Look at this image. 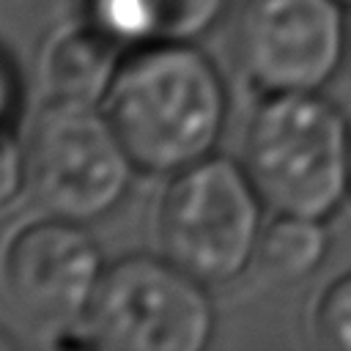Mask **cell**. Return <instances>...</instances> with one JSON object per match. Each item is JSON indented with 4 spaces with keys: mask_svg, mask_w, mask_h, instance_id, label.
<instances>
[{
    "mask_svg": "<svg viewBox=\"0 0 351 351\" xmlns=\"http://www.w3.org/2000/svg\"><path fill=\"white\" fill-rule=\"evenodd\" d=\"M107 115L140 170L176 176L217 151L228 88L195 41H159L121 66Z\"/></svg>",
    "mask_w": 351,
    "mask_h": 351,
    "instance_id": "cell-1",
    "label": "cell"
},
{
    "mask_svg": "<svg viewBox=\"0 0 351 351\" xmlns=\"http://www.w3.org/2000/svg\"><path fill=\"white\" fill-rule=\"evenodd\" d=\"M244 167L271 214L329 222L351 197V123L321 90L269 93L247 123Z\"/></svg>",
    "mask_w": 351,
    "mask_h": 351,
    "instance_id": "cell-2",
    "label": "cell"
},
{
    "mask_svg": "<svg viewBox=\"0 0 351 351\" xmlns=\"http://www.w3.org/2000/svg\"><path fill=\"white\" fill-rule=\"evenodd\" d=\"M134 167L115 123L96 104L55 96L25 143V189L49 217L80 225L118 208Z\"/></svg>",
    "mask_w": 351,
    "mask_h": 351,
    "instance_id": "cell-3",
    "label": "cell"
},
{
    "mask_svg": "<svg viewBox=\"0 0 351 351\" xmlns=\"http://www.w3.org/2000/svg\"><path fill=\"white\" fill-rule=\"evenodd\" d=\"M263 208L244 162L211 154L167 186L159 208L162 252L206 285L233 282L258 258Z\"/></svg>",
    "mask_w": 351,
    "mask_h": 351,
    "instance_id": "cell-4",
    "label": "cell"
},
{
    "mask_svg": "<svg viewBox=\"0 0 351 351\" xmlns=\"http://www.w3.org/2000/svg\"><path fill=\"white\" fill-rule=\"evenodd\" d=\"M214 326L203 280L167 255L134 252L104 269L82 315V340L115 351H203Z\"/></svg>",
    "mask_w": 351,
    "mask_h": 351,
    "instance_id": "cell-5",
    "label": "cell"
},
{
    "mask_svg": "<svg viewBox=\"0 0 351 351\" xmlns=\"http://www.w3.org/2000/svg\"><path fill=\"white\" fill-rule=\"evenodd\" d=\"M343 0H241L230 27L236 69L263 96L324 90L346 66Z\"/></svg>",
    "mask_w": 351,
    "mask_h": 351,
    "instance_id": "cell-6",
    "label": "cell"
},
{
    "mask_svg": "<svg viewBox=\"0 0 351 351\" xmlns=\"http://www.w3.org/2000/svg\"><path fill=\"white\" fill-rule=\"evenodd\" d=\"M104 263L80 222L47 217L22 228L3 255V280L16 307L38 321H82Z\"/></svg>",
    "mask_w": 351,
    "mask_h": 351,
    "instance_id": "cell-7",
    "label": "cell"
},
{
    "mask_svg": "<svg viewBox=\"0 0 351 351\" xmlns=\"http://www.w3.org/2000/svg\"><path fill=\"white\" fill-rule=\"evenodd\" d=\"M230 0H88V19L121 47L197 41L222 22Z\"/></svg>",
    "mask_w": 351,
    "mask_h": 351,
    "instance_id": "cell-8",
    "label": "cell"
},
{
    "mask_svg": "<svg viewBox=\"0 0 351 351\" xmlns=\"http://www.w3.org/2000/svg\"><path fill=\"white\" fill-rule=\"evenodd\" d=\"M121 49L123 47L118 41H112L93 25L58 38L47 58V80L55 96L82 104L107 101L112 82L123 66Z\"/></svg>",
    "mask_w": 351,
    "mask_h": 351,
    "instance_id": "cell-9",
    "label": "cell"
},
{
    "mask_svg": "<svg viewBox=\"0 0 351 351\" xmlns=\"http://www.w3.org/2000/svg\"><path fill=\"white\" fill-rule=\"evenodd\" d=\"M329 250H332V236L326 219L274 214V219L266 222L263 228L258 261L261 269L274 282L293 285L313 277L326 261Z\"/></svg>",
    "mask_w": 351,
    "mask_h": 351,
    "instance_id": "cell-10",
    "label": "cell"
},
{
    "mask_svg": "<svg viewBox=\"0 0 351 351\" xmlns=\"http://www.w3.org/2000/svg\"><path fill=\"white\" fill-rule=\"evenodd\" d=\"M315 332L324 346L351 351V271L340 274L318 299Z\"/></svg>",
    "mask_w": 351,
    "mask_h": 351,
    "instance_id": "cell-11",
    "label": "cell"
},
{
    "mask_svg": "<svg viewBox=\"0 0 351 351\" xmlns=\"http://www.w3.org/2000/svg\"><path fill=\"white\" fill-rule=\"evenodd\" d=\"M25 186V151L5 132L0 134V206Z\"/></svg>",
    "mask_w": 351,
    "mask_h": 351,
    "instance_id": "cell-12",
    "label": "cell"
},
{
    "mask_svg": "<svg viewBox=\"0 0 351 351\" xmlns=\"http://www.w3.org/2000/svg\"><path fill=\"white\" fill-rule=\"evenodd\" d=\"M14 110H16V77H14V69L0 55V134L8 132Z\"/></svg>",
    "mask_w": 351,
    "mask_h": 351,
    "instance_id": "cell-13",
    "label": "cell"
},
{
    "mask_svg": "<svg viewBox=\"0 0 351 351\" xmlns=\"http://www.w3.org/2000/svg\"><path fill=\"white\" fill-rule=\"evenodd\" d=\"M0 348H16V340H14L3 326H0Z\"/></svg>",
    "mask_w": 351,
    "mask_h": 351,
    "instance_id": "cell-14",
    "label": "cell"
},
{
    "mask_svg": "<svg viewBox=\"0 0 351 351\" xmlns=\"http://www.w3.org/2000/svg\"><path fill=\"white\" fill-rule=\"evenodd\" d=\"M346 66L351 69V30H348V58H346Z\"/></svg>",
    "mask_w": 351,
    "mask_h": 351,
    "instance_id": "cell-15",
    "label": "cell"
},
{
    "mask_svg": "<svg viewBox=\"0 0 351 351\" xmlns=\"http://www.w3.org/2000/svg\"><path fill=\"white\" fill-rule=\"evenodd\" d=\"M343 3H346V5H348V8H351V0H343Z\"/></svg>",
    "mask_w": 351,
    "mask_h": 351,
    "instance_id": "cell-16",
    "label": "cell"
}]
</instances>
